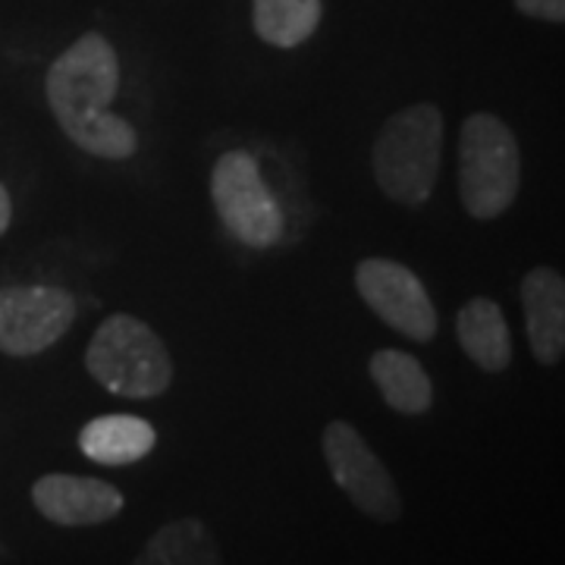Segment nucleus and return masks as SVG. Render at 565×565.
I'll return each mask as SVG.
<instances>
[{"label": "nucleus", "mask_w": 565, "mask_h": 565, "mask_svg": "<svg viewBox=\"0 0 565 565\" xmlns=\"http://www.w3.org/2000/svg\"><path fill=\"white\" fill-rule=\"evenodd\" d=\"M525 333L534 359L556 367L565 355V280L553 267H531L522 277Z\"/></svg>", "instance_id": "9d476101"}, {"label": "nucleus", "mask_w": 565, "mask_h": 565, "mask_svg": "<svg viewBox=\"0 0 565 565\" xmlns=\"http://www.w3.org/2000/svg\"><path fill=\"white\" fill-rule=\"evenodd\" d=\"M323 462L330 468L337 487L345 493V500L364 512L367 519L393 525L403 519V493L386 471V465L377 459V452L367 446L362 434L343 418L323 427L321 437Z\"/></svg>", "instance_id": "423d86ee"}, {"label": "nucleus", "mask_w": 565, "mask_h": 565, "mask_svg": "<svg viewBox=\"0 0 565 565\" xmlns=\"http://www.w3.org/2000/svg\"><path fill=\"white\" fill-rule=\"evenodd\" d=\"M444 154V110L437 104H408L381 126L371 167L390 202L418 207L437 185Z\"/></svg>", "instance_id": "f03ea898"}, {"label": "nucleus", "mask_w": 565, "mask_h": 565, "mask_svg": "<svg viewBox=\"0 0 565 565\" xmlns=\"http://www.w3.org/2000/svg\"><path fill=\"white\" fill-rule=\"evenodd\" d=\"M158 444L154 427L136 415H102L79 430V449L92 462L107 468L141 462Z\"/></svg>", "instance_id": "f8f14e48"}, {"label": "nucleus", "mask_w": 565, "mask_h": 565, "mask_svg": "<svg viewBox=\"0 0 565 565\" xmlns=\"http://www.w3.org/2000/svg\"><path fill=\"white\" fill-rule=\"evenodd\" d=\"M456 337L465 355L487 374H503L512 364V340L503 308L487 296H475L459 308Z\"/></svg>", "instance_id": "9b49d317"}, {"label": "nucleus", "mask_w": 565, "mask_h": 565, "mask_svg": "<svg viewBox=\"0 0 565 565\" xmlns=\"http://www.w3.org/2000/svg\"><path fill=\"white\" fill-rule=\"evenodd\" d=\"M120 92V61L110 41L88 32L51 63L44 95L63 136L79 151L104 161H129L139 151L132 122L110 114Z\"/></svg>", "instance_id": "f257e3e1"}, {"label": "nucleus", "mask_w": 565, "mask_h": 565, "mask_svg": "<svg viewBox=\"0 0 565 565\" xmlns=\"http://www.w3.org/2000/svg\"><path fill=\"white\" fill-rule=\"evenodd\" d=\"M321 0H252V22L270 47H299L321 25Z\"/></svg>", "instance_id": "2eb2a0df"}, {"label": "nucleus", "mask_w": 565, "mask_h": 565, "mask_svg": "<svg viewBox=\"0 0 565 565\" xmlns=\"http://www.w3.org/2000/svg\"><path fill=\"white\" fill-rule=\"evenodd\" d=\"M32 503L51 525L92 527L114 522L122 512V493L102 478L51 471L32 484Z\"/></svg>", "instance_id": "1a4fd4ad"}, {"label": "nucleus", "mask_w": 565, "mask_h": 565, "mask_svg": "<svg viewBox=\"0 0 565 565\" xmlns=\"http://www.w3.org/2000/svg\"><path fill=\"white\" fill-rule=\"evenodd\" d=\"M132 565H221V546L202 519H177L151 534Z\"/></svg>", "instance_id": "4468645a"}, {"label": "nucleus", "mask_w": 565, "mask_h": 565, "mask_svg": "<svg viewBox=\"0 0 565 565\" xmlns=\"http://www.w3.org/2000/svg\"><path fill=\"white\" fill-rule=\"evenodd\" d=\"M85 371L122 399H158L173 384V359L163 340L136 315L104 318L85 349Z\"/></svg>", "instance_id": "7ed1b4c3"}, {"label": "nucleus", "mask_w": 565, "mask_h": 565, "mask_svg": "<svg viewBox=\"0 0 565 565\" xmlns=\"http://www.w3.org/2000/svg\"><path fill=\"white\" fill-rule=\"evenodd\" d=\"M76 321V299L61 286L0 289V352L29 359L63 340Z\"/></svg>", "instance_id": "6e6552de"}, {"label": "nucleus", "mask_w": 565, "mask_h": 565, "mask_svg": "<svg viewBox=\"0 0 565 565\" xmlns=\"http://www.w3.org/2000/svg\"><path fill=\"white\" fill-rule=\"evenodd\" d=\"M211 202L236 243L252 252L274 248L282 236V214L248 151H226L211 170Z\"/></svg>", "instance_id": "39448f33"}, {"label": "nucleus", "mask_w": 565, "mask_h": 565, "mask_svg": "<svg viewBox=\"0 0 565 565\" xmlns=\"http://www.w3.org/2000/svg\"><path fill=\"white\" fill-rule=\"evenodd\" d=\"M522 189V148L497 114H471L459 129V202L471 221H497Z\"/></svg>", "instance_id": "20e7f679"}, {"label": "nucleus", "mask_w": 565, "mask_h": 565, "mask_svg": "<svg viewBox=\"0 0 565 565\" xmlns=\"http://www.w3.org/2000/svg\"><path fill=\"white\" fill-rule=\"evenodd\" d=\"M355 289L371 315L403 333L405 340L430 343L437 337V308L412 267L390 258H364L355 267Z\"/></svg>", "instance_id": "0eeeda50"}, {"label": "nucleus", "mask_w": 565, "mask_h": 565, "mask_svg": "<svg viewBox=\"0 0 565 565\" xmlns=\"http://www.w3.org/2000/svg\"><path fill=\"white\" fill-rule=\"evenodd\" d=\"M515 10H519L522 17H531V20H565V0H515Z\"/></svg>", "instance_id": "dca6fc26"}, {"label": "nucleus", "mask_w": 565, "mask_h": 565, "mask_svg": "<svg viewBox=\"0 0 565 565\" xmlns=\"http://www.w3.org/2000/svg\"><path fill=\"white\" fill-rule=\"evenodd\" d=\"M367 374L384 396V403L399 415H424L434 405V384L424 364L403 349H377L367 362Z\"/></svg>", "instance_id": "ddd939ff"}, {"label": "nucleus", "mask_w": 565, "mask_h": 565, "mask_svg": "<svg viewBox=\"0 0 565 565\" xmlns=\"http://www.w3.org/2000/svg\"><path fill=\"white\" fill-rule=\"evenodd\" d=\"M10 217H13V202H10V192H7V189H3V182H0V236L7 233Z\"/></svg>", "instance_id": "f3484780"}]
</instances>
